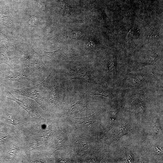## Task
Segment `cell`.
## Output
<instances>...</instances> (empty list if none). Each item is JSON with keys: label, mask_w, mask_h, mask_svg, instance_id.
<instances>
[{"label": "cell", "mask_w": 163, "mask_h": 163, "mask_svg": "<svg viewBox=\"0 0 163 163\" xmlns=\"http://www.w3.org/2000/svg\"><path fill=\"white\" fill-rule=\"evenodd\" d=\"M55 73H51L43 82L34 87L29 88H13V92L19 95H24L34 100L42 107V95L43 91Z\"/></svg>", "instance_id": "6da1fadb"}, {"label": "cell", "mask_w": 163, "mask_h": 163, "mask_svg": "<svg viewBox=\"0 0 163 163\" xmlns=\"http://www.w3.org/2000/svg\"><path fill=\"white\" fill-rule=\"evenodd\" d=\"M8 98L16 102L32 116L40 120L42 119V117L39 115L34 105L29 100L26 99H18L10 93H8Z\"/></svg>", "instance_id": "7a4b0ae2"}, {"label": "cell", "mask_w": 163, "mask_h": 163, "mask_svg": "<svg viewBox=\"0 0 163 163\" xmlns=\"http://www.w3.org/2000/svg\"><path fill=\"white\" fill-rule=\"evenodd\" d=\"M144 78V76L141 75L130 76L124 81L123 84L128 86H134L141 83Z\"/></svg>", "instance_id": "3957f363"}, {"label": "cell", "mask_w": 163, "mask_h": 163, "mask_svg": "<svg viewBox=\"0 0 163 163\" xmlns=\"http://www.w3.org/2000/svg\"><path fill=\"white\" fill-rule=\"evenodd\" d=\"M28 76L23 72H15L12 74L8 80L10 81L19 82L25 83L28 81Z\"/></svg>", "instance_id": "277c9868"}, {"label": "cell", "mask_w": 163, "mask_h": 163, "mask_svg": "<svg viewBox=\"0 0 163 163\" xmlns=\"http://www.w3.org/2000/svg\"><path fill=\"white\" fill-rule=\"evenodd\" d=\"M85 107V104L77 101L69 108L67 113L69 115H72L80 112L84 110Z\"/></svg>", "instance_id": "5b68a950"}, {"label": "cell", "mask_w": 163, "mask_h": 163, "mask_svg": "<svg viewBox=\"0 0 163 163\" xmlns=\"http://www.w3.org/2000/svg\"><path fill=\"white\" fill-rule=\"evenodd\" d=\"M72 79H86L89 78V74L87 72L83 70L72 71L71 73Z\"/></svg>", "instance_id": "8992f818"}, {"label": "cell", "mask_w": 163, "mask_h": 163, "mask_svg": "<svg viewBox=\"0 0 163 163\" xmlns=\"http://www.w3.org/2000/svg\"><path fill=\"white\" fill-rule=\"evenodd\" d=\"M60 53V49L57 50L50 52H45L43 56L47 60L55 58L59 56Z\"/></svg>", "instance_id": "52a82bcc"}, {"label": "cell", "mask_w": 163, "mask_h": 163, "mask_svg": "<svg viewBox=\"0 0 163 163\" xmlns=\"http://www.w3.org/2000/svg\"><path fill=\"white\" fill-rule=\"evenodd\" d=\"M129 127L128 123L127 121L125 123V124L123 125L120 128L119 131V133L113 139V141L116 140L117 139L120 138L122 136L124 135H126L128 131Z\"/></svg>", "instance_id": "ba28073f"}, {"label": "cell", "mask_w": 163, "mask_h": 163, "mask_svg": "<svg viewBox=\"0 0 163 163\" xmlns=\"http://www.w3.org/2000/svg\"><path fill=\"white\" fill-rule=\"evenodd\" d=\"M78 120L79 124L87 126L91 124L94 122L93 117L91 116L80 118Z\"/></svg>", "instance_id": "9c48e42d"}, {"label": "cell", "mask_w": 163, "mask_h": 163, "mask_svg": "<svg viewBox=\"0 0 163 163\" xmlns=\"http://www.w3.org/2000/svg\"><path fill=\"white\" fill-rule=\"evenodd\" d=\"M82 32L78 30H74L69 32L67 34L68 38L72 40H77L82 35Z\"/></svg>", "instance_id": "30bf717a"}, {"label": "cell", "mask_w": 163, "mask_h": 163, "mask_svg": "<svg viewBox=\"0 0 163 163\" xmlns=\"http://www.w3.org/2000/svg\"><path fill=\"white\" fill-rule=\"evenodd\" d=\"M116 63L113 58H111L108 62L109 72L111 75L113 74L115 70Z\"/></svg>", "instance_id": "8fae6325"}, {"label": "cell", "mask_w": 163, "mask_h": 163, "mask_svg": "<svg viewBox=\"0 0 163 163\" xmlns=\"http://www.w3.org/2000/svg\"><path fill=\"white\" fill-rule=\"evenodd\" d=\"M38 18L34 15H31L29 18L28 23L30 27L35 28L37 25Z\"/></svg>", "instance_id": "7c38bea8"}, {"label": "cell", "mask_w": 163, "mask_h": 163, "mask_svg": "<svg viewBox=\"0 0 163 163\" xmlns=\"http://www.w3.org/2000/svg\"><path fill=\"white\" fill-rule=\"evenodd\" d=\"M94 95H101L106 97L110 98L111 97L110 92L108 91L104 90H96L93 92Z\"/></svg>", "instance_id": "4fadbf2b"}, {"label": "cell", "mask_w": 163, "mask_h": 163, "mask_svg": "<svg viewBox=\"0 0 163 163\" xmlns=\"http://www.w3.org/2000/svg\"><path fill=\"white\" fill-rule=\"evenodd\" d=\"M8 120L11 123L14 125H18L20 123V121L13 115L10 114L8 116Z\"/></svg>", "instance_id": "5bb4252c"}, {"label": "cell", "mask_w": 163, "mask_h": 163, "mask_svg": "<svg viewBox=\"0 0 163 163\" xmlns=\"http://www.w3.org/2000/svg\"><path fill=\"white\" fill-rule=\"evenodd\" d=\"M17 151V148L15 146H14L11 149L10 152L11 157L13 158L16 154Z\"/></svg>", "instance_id": "9a60e30c"}, {"label": "cell", "mask_w": 163, "mask_h": 163, "mask_svg": "<svg viewBox=\"0 0 163 163\" xmlns=\"http://www.w3.org/2000/svg\"><path fill=\"white\" fill-rule=\"evenodd\" d=\"M53 27L52 25L48 26L45 29V32L47 34H50L52 31Z\"/></svg>", "instance_id": "2e32d148"}, {"label": "cell", "mask_w": 163, "mask_h": 163, "mask_svg": "<svg viewBox=\"0 0 163 163\" xmlns=\"http://www.w3.org/2000/svg\"><path fill=\"white\" fill-rule=\"evenodd\" d=\"M36 5L38 8L40 9L43 10L44 8V6L42 3L38 2L37 3Z\"/></svg>", "instance_id": "e0dca14e"}]
</instances>
